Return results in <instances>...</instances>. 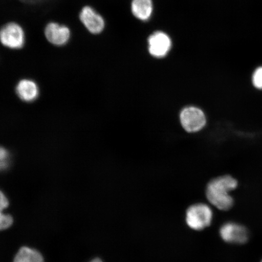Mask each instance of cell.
Masks as SVG:
<instances>
[{
	"mask_svg": "<svg viewBox=\"0 0 262 262\" xmlns=\"http://www.w3.org/2000/svg\"><path fill=\"white\" fill-rule=\"evenodd\" d=\"M237 186V180L230 175L217 177L211 180L206 186V198L215 208L228 211L234 205V199L230 192Z\"/></svg>",
	"mask_w": 262,
	"mask_h": 262,
	"instance_id": "6da1fadb",
	"label": "cell"
},
{
	"mask_svg": "<svg viewBox=\"0 0 262 262\" xmlns=\"http://www.w3.org/2000/svg\"><path fill=\"white\" fill-rule=\"evenodd\" d=\"M179 122L183 131L189 134H194L205 128L208 120L202 108L194 104H188L180 110Z\"/></svg>",
	"mask_w": 262,
	"mask_h": 262,
	"instance_id": "7a4b0ae2",
	"label": "cell"
},
{
	"mask_svg": "<svg viewBox=\"0 0 262 262\" xmlns=\"http://www.w3.org/2000/svg\"><path fill=\"white\" fill-rule=\"evenodd\" d=\"M212 211L209 206L199 204L190 206L186 212V223L194 230L201 231L211 224Z\"/></svg>",
	"mask_w": 262,
	"mask_h": 262,
	"instance_id": "3957f363",
	"label": "cell"
},
{
	"mask_svg": "<svg viewBox=\"0 0 262 262\" xmlns=\"http://www.w3.org/2000/svg\"><path fill=\"white\" fill-rule=\"evenodd\" d=\"M0 42L5 47L9 49L22 48L25 43L24 29L16 23H8L0 29Z\"/></svg>",
	"mask_w": 262,
	"mask_h": 262,
	"instance_id": "277c9868",
	"label": "cell"
},
{
	"mask_svg": "<svg viewBox=\"0 0 262 262\" xmlns=\"http://www.w3.org/2000/svg\"><path fill=\"white\" fill-rule=\"evenodd\" d=\"M220 235L225 242L233 244H244L249 239L247 228L235 222H228L223 225L220 229Z\"/></svg>",
	"mask_w": 262,
	"mask_h": 262,
	"instance_id": "5b68a950",
	"label": "cell"
},
{
	"mask_svg": "<svg viewBox=\"0 0 262 262\" xmlns=\"http://www.w3.org/2000/svg\"><path fill=\"white\" fill-rule=\"evenodd\" d=\"M79 18L81 24L91 34H100L105 26L102 16L89 6L82 8L79 14Z\"/></svg>",
	"mask_w": 262,
	"mask_h": 262,
	"instance_id": "8992f818",
	"label": "cell"
},
{
	"mask_svg": "<svg viewBox=\"0 0 262 262\" xmlns=\"http://www.w3.org/2000/svg\"><path fill=\"white\" fill-rule=\"evenodd\" d=\"M45 35L51 44L56 47H62L70 40L71 31L67 26L51 22L46 26Z\"/></svg>",
	"mask_w": 262,
	"mask_h": 262,
	"instance_id": "52a82bcc",
	"label": "cell"
},
{
	"mask_svg": "<svg viewBox=\"0 0 262 262\" xmlns=\"http://www.w3.org/2000/svg\"><path fill=\"white\" fill-rule=\"evenodd\" d=\"M149 51L152 56L161 58L166 56L171 48L169 36L162 32H156L148 38Z\"/></svg>",
	"mask_w": 262,
	"mask_h": 262,
	"instance_id": "ba28073f",
	"label": "cell"
},
{
	"mask_svg": "<svg viewBox=\"0 0 262 262\" xmlns=\"http://www.w3.org/2000/svg\"><path fill=\"white\" fill-rule=\"evenodd\" d=\"M15 91L18 97L25 102H33L37 99L40 93L37 84L29 79L19 81Z\"/></svg>",
	"mask_w": 262,
	"mask_h": 262,
	"instance_id": "9c48e42d",
	"label": "cell"
},
{
	"mask_svg": "<svg viewBox=\"0 0 262 262\" xmlns=\"http://www.w3.org/2000/svg\"><path fill=\"white\" fill-rule=\"evenodd\" d=\"M131 9L136 18L143 21L147 20L152 12V0H133Z\"/></svg>",
	"mask_w": 262,
	"mask_h": 262,
	"instance_id": "30bf717a",
	"label": "cell"
},
{
	"mask_svg": "<svg viewBox=\"0 0 262 262\" xmlns=\"http://www.w3.org/2000/svg\"><path fill=\"white\" fill-rule=\"evenodd\" d=\"M14 262H43V258L38 251L22 247L16 254Z\"/></svg>",
	"mask_w": 262,
	"mask_h": 262,
	"instance_id": "8fae6325",
	"label": "cell"
},
{
	"mask_svg": "<svg viewBox=\"0 0 262 262\" xmlns=\"http://www.w3.org/2000/svg\"><path fill=\"white\" fill-rule=\"evenodd\" d=\"M11 163V155L8 150L0 146V172L7 170Z\"/></svg>",
	"mask_w": 262,
	"mask_h": 262,
	"instance_id": "7c38bea8",
	"label": "cell"
},
{
	"mask_svg": "<svg viewBox=\"0 0 262 262\" xmlns=\"http://www.w3.org/2000/svg\"><path fill=\"white\" fill-rule=\"evenodd\" d=\"M13 218L11 215L5 214L4 212L0 210V231L11 227Z\"/></svg>",
	"mask_w": 262,
	"mask_h": 262,
	"instance_id": "4fadbf2b",
	"label": "cell"
},
{
	"mask_svg": "<svg viewBox=\"0 0 262 262\" xmlns=\"http://www.w3.org/2000/svg\"><path fill=\"white\" fill-rule=\"evenodd\" d=\"M252 81L256 89L262 90V67L258 68L254 71Z\"/></svg>",
	"mask_w": 262,
	"mask_h": 262,
	"instance_id": "5bb4252c",
	"label": "cell"
},
{
	"mask_svg": "<svg viewBox=\"0 0 262 262\" xmlns=\"http://www.w3.org/2000/svg\"><path fill=\"white\" fill-rule=\"evenodd\" d=\"M9 206V201L4 193L0 191V210L4 211Z\"/></svg>",
	"mask_w": 262,
	"mask_h": 262,
	"instance_id": "9a60e30c",
	"label": "cell"
},
{
	"mask_svg": "<svg viewBox=\"0 0 262 262\" xmlns=\"http://www.w3.org/2000/svg\"><path fill=\"white\" fill-rule=\"evenodd\" d=\"M90 262H103V261H101L100 259V258H94V259H93V260H91Z\"/></svg>",
	"mask_w": 262,
	"mask_h": 262,
	"instance_id": "2e32d148",
	"label": "cell"
},
{
	"mask_svg": "<svg viewBox=\"0 0 262 262\" xmlns=\"http://www.w3.org/2000/svg\"><path fill=\"white\" fill-rule=\"evenodd\" d=\"M261 262H262V261Z\"/></svg>",
	"mask_w": 262,
	"mask_h": 262,
	"instance_id": "e0dca14e",
	"label": "cell"
}]
</instances>
